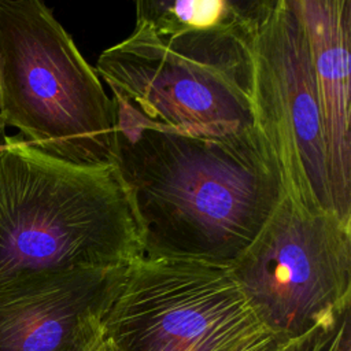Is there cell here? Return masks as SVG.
Wrapping results in <instances>:
<instances>
[{
    "mask_svg": "<svg viewBox=\"0 0 351 351\" xmlns=\"http://www.w3.org/2000/svg\"><path fill=\"white\" fill-rule=\"evenodd\" d=\"M114 167L143 258L229 267L284 196L262 133L203 137L137 123L114 110Z\"/></svg>",
    "mask_w": 351,
    "mask_h": 351,
    "instance_id": "obj_1",
    "label": "cell"
},
{
    "mask_svg": "<svg viewBox=\"0 0 351 351\" xmlns=\"http://www.w3.org/2000/svg\"><path fill=\"white\" fill-rule=\"evenodd\" d=\"M143 258L114 166H80L21 136L0 149V288L45 271Z\"/></svg>",
    "mask_w": 351,
    "mask_h": 351,
    "instance_id": "obj_2",
    "label": "cell"
},
{
    "mask_svg": "<svg viewBox=\"0 0 351 351\" xmlns=\"http://www.w3.org/2000/svg\"><path fill=\"white\" fill-rule=\"evenodd\" d=\"M250 16L233 27L173 36L136 21L93 69L111 89L114 110L137 123L217 138L261 133L251 101Z\"/></svg>",
    "mask_w": 351,
    "mask_h": 351,
    "instance_id": "obj_3",
    "label": "cell"
},
{
    "mask_svg": "<svg viewBox=\"0 0 351 351\" xmlns=\"http://www.w3.org/2000/svg\"><path fill=\"white\" fill-rule=\"evenodd\" d=\"M0 123L55 158L114 166L112 100L38 0H0Z\"/></svg>",
    "mask_w": 351,
    "mask_h": 351,
    "instance_id": "obj_4",
    "label": "cell"
},
{
    "mask_svg": "<svg viewBox=\"0 0 351 351\" xmlns=\"http://www.w3.org/2000/svg\"><path fill=\"white\" fill-rule=\"evenodd\" d=\"M103 333L117 351H239L269 335L228 267L170 258L126 267Z\"/></svg>",
    "mask_w": 351,
    "mask_h": 351,
    "instance_id": "obj_5",
    "label": "cell"
},
{
    "mask_svg": "<svg viewBox=\"0 0 351 351\" xmlns=\"http://www.w3.org/2000/svg\"><path fill=\"white\" fill-rule=\"evenodd\" d=\"M228 269L265 330L287 344L351 304V222L284 195Z\"/></svg>",
    "mask_w": 351,
    "mask_h": 351,
    "instance_id": "obj_6",
    "label": "cell"
},
{
    "mask_svg": "<svg viewBox=\"0 0 351 351\" xmlns=\"http://www.w3.org/2000/svg\"><path fill=\"white\" fill-rule=\"evenodd\" d=\"M251 101L284 195L311 213L333 211L311 49L293 0H252Z\"/></svg>",
    "mask_w": 351,
    "mask_h": 351,
    "instance_id": "obj_7",
    "label": "cell"
},
{
    "mask_svg": "<svg viewBox=\"0 0 351 351\" xmlns=\"http://www.w3.org/2000/svg\"><path fill=\"white\" fill-rule=\"evenodd\" d=\"M128 266L45 271L0 288V351H89Z\"/></svg>",
    "mask_w": 351,
    "mask_h": 351,
    "instance_id": "obj_8",
    "label": "cell"
},
{
    "mask_svg": "<svg viewBox=\"0 0 351 351\" xmlns=\"http://www.w3.org/2000/svg\"><path fill=\"white\" fill-rule=\"evenodd\" d=\"M306 29L322 121L333 213L351 222V1L293 0Z\"/></svg>",
    "mask_w": 351,
    "mask_h": 351,
    "instance_id": "obj_9",
    "label": "cell"
},
{
    "mask_svg": "<svg viewBox=\"0 0 351 351\" xmlns=\"http://www.w3.org/2000/svg\"><path fill=\"white\" fill-rule=\"evenodd\" d=\"M248 7L250 1L243 0H140L136 21L158 36H173L236 26L245 18Z\"/></svg>",
    "mask_w": 351,
    "mask_h": 351,
    "instance_id": "obj_10",
    "label": "cell"
},
{
    "mask_svg": "<svg viewBox=\"0 0 351 351\" xmlns=\"http://www.w3.org/2000/svg\"><path fill=\"white\" fill-rule=\"evenodd\" d=\"M282 347L284 351H351V304Z\"/></svg>",
    "mask_w": 351,
    "mask_h": 351,
    "instance_id": "obj_11",
    "label": "cell"
},
{
    "mask_svg": "<svg viewBox=\"0 0 351 351\" xmlns=\"http://www.w3.org/2000/svg\"><path fill=\"white\" fill-rule=\"evenodd\" d=\"M239 351H284V347L282 344H280L277 340L267 335Z\"/></svg>",
    "mask_w": 351,
    "mask_h": 351,
    "instance_id": "obj_12",
    "label": "cell"
},
{
    "mask_svg": "<svg viewBox=\"0 0 351 351\" xmlns=\"http://www.w3.org/2000/svg\"><path fill=\"white\" fill-rule=\"evenodd\" d=\"M89 351H117L111 340L103 333V336L95 343V346Z\"/></svg>",
    "mask_w": 351,
    "mask_h": 351,
    "instance_id": "obj_13",
    "label": "cell"
},
{
    "mask_svg": "<svg viewBox=\"0 0 351 351\" xmlns=\"http://www.w3.org/2000/svg\"><path fill=\"white\" fill-rule=\"evenodd\" d=\"M11 138H12V136L3 134V136L0 137V149H3V148H5V147H8V145H10V143H11Z\"/></svg>",
    "mask_w": 351,
    "mask_h": 351,
    "instance_id": "obj_14",
    "label": "cell"
},
{
    "mask_svg": "<svg viewBox=\"0 0 351 351\" xmlns=\"http://www.w3.org/2000/svg\"><path fill=\"white\" fill-rule=\"evenodd\" d=\"M3 134H5V132H4V126L0 123V137H1Z\"/></svg>",
    "mask_w": 351,
    "mask_h": 351,
    "instance_id": "obj_15",
    "label": "cell"
}]
</instances>
